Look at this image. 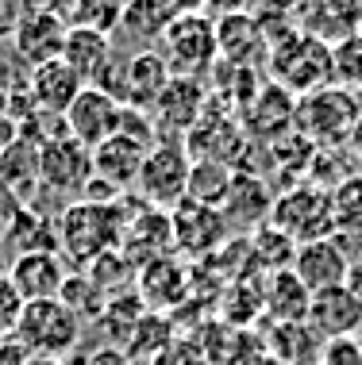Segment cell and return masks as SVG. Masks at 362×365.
Returning <instances> with one entry per match:
<instances>
[{
	"label": "cell",
	"mask_w": 362,
	"mask_h": 365,
	"mask_svg": "<svg viewBox=\"0 0 362 365\" xmlns=\"http://www.w3.org/2000/svg\"><path fill=\"white\" fill-rule=\"evenodd\" d=\"M270 227L289 235L297 246L336 235V223H331V192L324 185H297V189L273 196Z\"/></svg>",
	"instance_id": "cell-5"
},
{
	"label": "cell",
	"mask_w": 362,
	"mask_h": 365,
	"mask_svg": "<svg viewBox=\"0 0 362 365\" xmlns=\"http://www.w3.org/2000/svg\"><path fill=\"white\" fill-rule=\"evenodd\" d=\"M258 365H286V361H278V358H270V354H266V358H262Z\"/></svg>",
	"instance_id": "cell-33"
},
{
	"label": "cell",
	"mask_w": 362,
	"mask_h": 365,
	"mask_svg": "<svg viewBox=\"0 0 362 365\" xmlns=\"http://www.w3.org/2000/svg\"><path fill=\"white\" fill-rule=\"evenodd\" d=\"M39 177L46 189L77 196L89 189L93 181V150L85 143H77L70 131L54 135L39 146Z\"/></svg>",
	"instance_id": "cell-8"
},
{
	"label": "cell",
	"mask_w": 362,
	"mask_h": 365,
	"mask_svg": "<svg viewBox=\"0 0 362 365\" xmlns=\"http://www.w3.org/2000/svg\"><path fill=\"white\" fill-rule=\"evenodd\" d=\"M316 365H362V339L358 334H343V339H324Z\"/></svg>",
	"instance_id": "cell-31"
},
{
	"label": "cell",
	"mask_w": 362,
	"mask_h": 365,
	"mask_svg": "<svg viewBox=\"0 0 362 365\" xmlns=\"http://www.w3.org/2000/svg\"><path fill=\"white\" fill-rule=\"evenodd\" d=\"M231 181H236V173H231L223 162H193L185 200L204 204V208H220L223 196H228V189H231Z\"/></svg>",
	"instance_id": "cell-26"
},
{
	"label": "cell",
	"mask_w": 362,
	"mask_h": 365,
	"mask_svg": "<svg viewBox=\"0 0 362 365\" xmlns=\"http://www.w3.org/2000/svg\"><path fill=\"white\" fill-rule=\"evenodd\" d=\"M251 254L258 258V265L266 273H278V269H293V258H297V242L289 235H281L278 227L262 223L258 235L251 239Z\"/></svg>",
	"instance_id": "cell-29"
},
{
	"label": "cell",
	"mask_w": 362,
	"mask_h": 365,
	"mask_svg": "<svg viewBox=\"0 0 362 365\" xmlns=\"http://www.w3.org/2000/svg\"><path fill=\"white\" fill-rule=\"evenodd\" d=\"M127 215L120 212V204H93V200H77L66 208L62 223H58V242L66 254L74 258H89L96 262L101 254H109L116 242L124 239Z\"/></svg>",
	"instance_id": "cell-3"
},
{
	"label": "cell",
	"mask_w": 362,
	"mask_h": 365,
	"mask_svg": "<svg viewBox=\"0 0 362 365\" xmlns=\"http://www.w3.org/2000/svg\"><path fill=\"white\" fill-rule=\"evenodd\" d=\"M266 43H270L266 27H262L251 12H228V16L216 19V51H220V62L251 70L262 54H270Z\"/></svg>",
	"instance_id": "cell-15"
},
{
	"label": "cell",
	"mask_w": 362,
	"mask_h": 365,
	"mask_svg": "<svg viewBox=\"0 0 362 365\" xmlns=\"http://www.w3.org/2000/svg\"><path fill=\"white\" fill-rule=\"evenodd\" d=\"M62 38H66V27L54 12H24L16 19V43L12 46L35 70V66L54 62L62 54Z\"/></svg>",
	"instance_id": "cell-19"
},
{
	"label": "cell",
	"mask_w": 362,
	"mask_h": 365,
	"mask_svg": "<svg viewBox=\"0 0 362 365\" xmlns=\"http://www.w3.org/2000/svg\"><path fill=\"white\" fill-rule=\"evenodd\" d=\"M62 58L70 70L81 77L85 85H93L96 77H101V70L112 62V43H109V35L104 31H96V27H85V24H77L66 31L62 38Z\"/></svg>",
	"instance_id": "cell-21"
},
{
	"label": "cell",
	"mask_w": 362,
	"mask_h": 365,
	"mask_svg": "<svg viewBox=\"0 0 362 365\" xmlns=\"http://www.w3.org/2000/svg\"><path fill=\"white\" fill-rule=\"evenodd\" d=\"M8 284L19 292L24 304L58 300V292L66 284V269H62L58 250H24L12 262V269H8Z\"/></svg>",
	"instance_id": "cell-14"
},
{
	"label": "cell",
	"mask_w": 362,
	"mask_h": 365,
	"mask_svg": "<svg viewBox=\"0 0 362 365\" xmlns=\"http://www.w3.org/2000/svg\"><path fill=\"white\" fill-rule=\"evenodd\" d=\"M0 185L16 196V200H31L35 189L43 185L39 177V146L27 139H16L0 154Z\"/></svg>",
	"instance_id": "cell-24"
},
{
	"label": "cell",
	"mask_w": 362,
	"mask_h": 365,
	"mask_svg": "<svg viewBox=\"0 0 362 365\" xmlns=\"http://www.w3.org/2000/svg\"><path fill=\"white\" fill-rule=\"evenodd\" d=\"M293 273L301 277L308 292H324L336 284H347L355 277V258L343 246V239L328 235V239H312L297 246V258H293Z\"/></svg>",
	"instance_id": "cell-9"
},
{
	"label": "cell",
	"mask_w": 362,
	"mask_h": 365,
	"mask_svg": "<svg viewBox=\"0 0 362 365\" xmlns=\"http://www.w3.org/2000/svg\"><path fill=\"white\" fill-rule=\"evenodd\" d=\"M139 289L146 296V304H159V308H170L185 296V269L181 262H174L170 254L162 258H151L146 265H139Z\"/></svg>",
	"instance_id": "cell-25"
},
{
	"label": "cell",
	"mask_w": 362,
	"mask_h": 365,
	"mask_svg": "<svg viewBox=\"0 0 362 365\" xmlns=\"http://www.w3.org/2000/svg\"><path fill=\"white\" fill-rule=\"evenodd\" d=\"M81 88H85V81L62 62V58L35 66L31 77H27V93H31L35 108L39 112H51V115H66V108L77 101Z\"/></svg>",
	"instance_id": "cell-18"
},
{
	"label": "cell",
	"mask_w": 362,
	"mask_h": 365,
	"mask_svg": "<svg viewBox=\"0 0 362 365\" xmlns=\"http://www.w3.org/2000/svg\"><path fill=\"white\" fill-rule=\"evenodd\" d=\"M308 304H312V292L301 284V277L293 269L266 273V289H262V319H270V323L308 319Z\"/></svg>",
	"instance_id": "cell-22"
},
{
	"label": "cell",
	"mask_w": 362,
	"mask_h": 365,
	"mask_svg": "<svg viewBox=\"0 0 362 365\" xmlns=\"http://www.w3.org/2000/svg\"><path fill=\"white\" fill-rule=\"evenodd\" d=\"M201 104H204V85L197 77H174L151 108L154 131H162V143H174L178 135H189L201 120Z\"/></svg>",
	"instance_id": "cell-11"
},
{
	"label": "cell",
	"mask_w": 362,
	"mask_h": 365,
	"mask_svg": "<svg viewBox=\"0 0 362 365\" xmlns=\"http://www.w3.org/2000/svg\"><path fill=\"white\" fill-rule=\"evenodd\" d=\"M331 223L336 235H362V173H347L331 185Z\"/></svg>",
	"instance_id": "cell-28"
},
{
	"label": "cell",
	"mask_w": 362,
	"mask_h": 365,
	"mask_svg": "<svg viewBox=\"0 0 362 365\" xmlns=\"http://www.w3.org/2000/svg\"><path fill=\"white\" fill-rule=\"evenodd\" d=\"M166 43V66H174V77H201L204 70L220 62L216 51V24L204 12H181L170 19L162 35Z\"/></svg>",
	"instance_id": "cell-6"
},
{
	"label": "cell",
	"mask_w": 362,
	"mask_h": 365,
	"mask_svg": "<svg viewBox=\"0 0 362 365\" xmlns=\"http://www.w3.org/2000/svg\"><path fill=\"white\" fill-rule=\"evenodd\" d=\"M170 231H174V246L181 254H212L228 235V220L220 208H204V204L181 200L170 212Z\"/></svg>",
	"instance_id": "cell-12"
},
{
	"label": "cell",
	"mask_w": 362,
	"mask_h": 365,
	"mask_svg": "<svg viewBox=\"0 0 362 365\" xmlns=\"http://www.w3.org/2000/svg\"><path fill=\"white\" fill-rule=\"evenodd\" d=\"M308 323L320 331V339L358 334V327H362V289H355V284L347 281V284H336V289L312 292Z\"/></svg>",
	"instance_id": "cell-13"
},
{
	"label": "cell",
	"mask_w": 362,
	"mask_h": 365,
	"mask_svg": "<svg viewBox=\"0 0 362 365\" xmlns=\"http://www.w3.org/2000/svg\"><path fill=\"white\" fill-rule=\"evenodd\" d=\"M358 115H362V104H358V96L351 93V88L324 85V88H316V93H308V96L297 101L293 131L305 135L316 150H331V146L351 139Z\"/></svg>",
	"instance_id": "cell-2"
},
{
	"label": "cell",
	"mask_w": 362,
	"mask_h": 365,
	"mask_svg": "<svg viewBox=\"0 0 362 365\" xmlns=\"http://www.w3.org/2000/svg\"><path fill=\"white\" fill-rule=\"evenodd\" d=\"M220 212H223V220H228V227H262V223H270V212H273V192H270V185L262 181V177H254V173H243L231 181V189L228 196H223V204H220Z\"/></svg>",
	"instance_id": "cell-20"
},
{
	"label": "cell",
	"mask_w": 362,
	"mask_h": 365,
	"mask_svg": "<svg viewBox=\"0 0 362 365\" xmlns=\"http://www.w3.org/2000/svg\"><path fill=\"white\" fill-rule=\"evenodd\" d=\"M331 70H336V85L351 93L362 88V31H347L331 46Z\"/></svg>",
	"instance_id": "cell-30"
},
{
	"label": "cell",
	"mask_w": 362,
	"mask_h": 365,
	"mask_svg": "<svg viewBox=\"0 0 362 365\" xmlns=\"http://www.w3.org/2000/svg\"><path fill=\"white\" fill-rule=\"evenodd\" d=\"M170 19L174 12H166L162 0H135V4H127V12H120V31L135 43H151V38L166 35Z\"/></svg>",
	"instance_id": "cell-27"
},
{
	"label": "cell",
	"mask_w": 362,
	"mask_h": 365,
	"mask_svg": "<svg viewBox=\"0 0 362 365\" xmlns=\"http://www.w3.org/2000/svg\"><path fill=\"white\" fill-rule=\"evenodd\" d=\"M19 139V131H16V120H8V115H0V154L8 150Z\"/></svg>",
	"instance_id": "cell-32"
},
{
	"label": "cell",
	"mask_w": 362,
	"mask_h": 365,
	"mask_svg": "<svg viewBox=\"0 0 362 365\" xmlns=\"http://www.w3.org/2000/svg\"><path fill=\"white\" fill-rule=\"evenodd\" d=\"M66 131L74 135L77 143H85L89 150H96L101 143H109L116 131H120V120H124V104L109 96L104 88L96 85H85L77 93V101L66 108Z\"/></svg>",
	"instance_id": "cell-10"
},
{
	"label": "cell",
	"mask_w": 362,
	"mask_h": 365,
	"mask_svg": "<svg viewBox=\"0 0 362 365\" xmlns=\"http://www.w3.org/2000/svg\"><path fill=\"white\" fill-rule=\"evenodd\" d=\"M189 170H193V158L185 146L178 143H159L151 146L143 158V170L135 177V189H139L146 208H159V212H174L189 192Z\"/></svg>",
	"instance_id": "cell-4"
},
{
	"label": "cell",
	"mask_w": 362,
	"mask_h": 365,
	"mask_svg": "<svg viewBox=\"0 0 362 365\" xmlns=\"http://www.w3.org/2000/svg\"><path fill=\"white\" fill-rule=\"evenodd\" d=\"M266 354L286 365H316L320 361V350H324V339L320 331L312 327L308 319H297V323H270L266 331Z\"/></svg>",
	"instance_id": "cell-23"
},
{
	"label": "cell",
	"mask_w": 362,
	"mask_h": 365,
	"mask_svg": "<svg viewBox=\"0 0 362 365\" xmlns=\"http://www.w3.org/2000/svg\"><path fill=\"white\" fill-rule=\"evenodd\" d=\"M174 81L170 66H166L162 54L154 51H135L124 62V93L120 101L124 108H139V112H151L154 101L166 93V85Z\"/></svg>",
	"instance_id": "cell-16"
},
{
	"label": "cell",
	"mask_w": 362,
	"mask_h": 365,
	"mask_svg": "<svg viewBox=\"0 0 362 365\" xmlns=\"http://www.w3.org/2000/svg\"><path fill=\"white\" fill-rule=\"evenodd\" d=\"M146 150H151L146 143L131 139V135H124V131H116L109 143H101L93 150V177H96V181H104V185H112L116 192L131 189L135 177H139V170H143Z\"/></svg>",
	"instance_id": "cell-17"
},
{
	"label": "cell",
	"mask_w": 362,
	"mask_h": 365,
	"mask_svg": "<svg viewBox=\"0 0 362 365\" xmlns=\"http://www.w3.org/2000/svg\"><path fill=\"white\" fill-rule=\"evenodd\" d=\"M16 334L27 350L66 354L77 342L81 327H77V315L66 308L62 300H35V304H24V308H19Z\"/></svg>",
	"instance_id": "cell-7"
},
{
	"label": "cell",
	"mask_w": 362,
	"mask_h": 365,
	"mask_svg": "<svg viewBox=\"0 0 362 365\" xmlns=\"http://www.w3.org/2000/svg\"><path fill=\"white\" fill-rule=\"evenodd\" d=\"M270 77L286 93L301 96L316 93L324 85H336V70H331V43H320L308 31H286L270 38Z\"/></svg>",
	"instance_id": "cell-1"
},
{
	"label": "cell",
	"mask_w": 362,
	"mask_h": 365,
	"mask_svg": "<svg viewBox=\"0 0 362 365\" xmlns=\"http://www.w3.org/2000/svg\"><path fill=\"white\" fill-rule=\"evenodd\" d=\"M358 339H362V327H358Z\"/></svg>",
	"instance_id": "cell-34"
}]
</instances>
